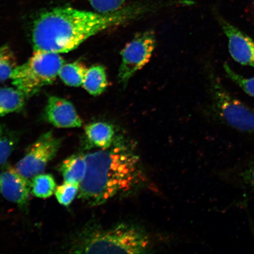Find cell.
I'll list each match as a JSON object with an SVG mask.
<instances>
[{"label":"cell","instance_id":"ffe728a7","mask_svg":"<svg viewBox=\"0 0 254 254\" xmlns=\"http://www.w3.org/2000/svg\"><path fill=\"white\" fill-rule=\"evenodd\" d=\"M94 10L106 14L119 10L125 5L126 0H88Z\"/></svg>","mask_w":254,"mask_h":254},{"label":"cell","instance_id":"8fae6325","mask_svg":"<svg viewBox=\"0 0 254 254\" xmlns=\"http://www.w3.org/2000/svg\"><path fill=\"white\" fill-rule=\"evenodd\" d=\"M85 134L91 145L100 150L110 148L116 138L114 127L105 122L89 124L85 127Z\"/></svg>","mask_w":254,"mask_h":254},{"label":"cell","instance_id":"ba28073f","mask_svg":"<svg viewBox=\"0 0 254 254\" xmlns=\"http://www.w3.org/2000/svg\"><path fill=\"white\" fill-rule=\"evenodd\" d=\"M228 41V49L235 61L254 68V41L229 22L220 19Z\"/></svg>","mask_w":254,"mask_h":254},{"label":"cell","instance_id":"7402d4cb","mask_svg":"<svg viewBox=\"0 0 254 254\" xmlns=\"http://www.w3.org/2000/svg\"><path fill=\"white\" fill-rule=\"evenodd\" d=\"M241 176L243 183L254 192V161L244 168Z\"/></svg>","mask_w":254,"mask_h":254},{"label":"cell","instance_id":"d6986e66","mask_svg":"<svg viewBox=\"0 0 254 254\" xmlns=\"http://www.w3.org/2000/svg\"><path fill=\"white\" fill-rule=\"evenodd\" d=\"M79 189V184L64 183L62 185L57 187L56 189L55 193L57 201L64 206L70 205L78 194Z\"/></svg>","mask_w":254,"mask_h":254},{"label":"cell","instance_id":"e0dca14e","mask_svg":"<svg viewBox=\"0 0 254 254\" xmlns=\"http://www.w3.org/2000/svg\"><path fill=\"white\" fill-rule=\"evenodd\" d=\"M17 66V59L11 48L7 45L0 46V83L10 79Z\"/></svg>","mask_w":254,"mask_h":254},{"label":"cell","instance_id":"52a82bcc","mask_svg":"<svg viewBox=\"0 0 254 254\" xmlns=\"http://www.w3.org/2000/svg\"><path fill=\"white\" fill-rule=\"evenodd\" d=\"M61 144V139L52 132L44 133L28 148L16 166V170L28 180L43 173L47 165L56 156Z\"/></svg>","mask_w":254,"mask_h":254},{"label":"cell","instance_id":"5b68a950","mask_svg":"<svg viewBox=\"0 0 254 254\" xmlns=\"http://www.w3.org/2000/svg\"><path fill=\"white\" fill-rule=\"evenodd\" d=\"M155 46V35L151 30L136 35L126 44L121 53L122 62L118 74L120 84L126 86L133 75L150 62Z\"/></svg>","mask_w":254,"mask_h":254},{"label":"cell","instance_id":"7a4b0ae2","mask_svg":"<svg viewBox=\"0 0 254 254\" xmlns=\"http://www.w3.org/2000/svg\"><path fill=\"white\" fill-rule=\"evenodd\" d=\"M87 168L78 198L88 205H103L128 192L139 179L140 160L122 136L106 150L85 155Z\"/></svg>","mask_w":254,"mask_h":254},{"label":"cell","instance_id":"ac0fdd59","mask_svg":"<svg viewBox=\"0 0 254 254\" xmlns=\"http://www.w3.org/2000/svg\"><path fill=\"white\" fill-rule=\"evenodd\" d=\"M15 145V136L0 124V166L6 163Z\"/></svg>","mask_w":254,"mask_h":254},{"label":"cell","instance_id":"5bb4252c","mask_svg":"<svg viewBox=\"0 0 254 254\" xmlns=\"http://www.w3.org/2000/svg\"><path fill=\"white\" fill-rule=\"evenodd\" d=\"M108 86L106 69L102 65H94L88 69L82 87L93 96L103 93Z\"/></svg>","mask_w":254,"mask_h":254},{"label":"cell","instance_id":"30bf717a","mask_svg":"<svg viewBox=\"0 0 254 254\" xmlns=\"http://www.w3.org/2000/svg\"><path fill=\"white\" fill-rule=\"evenodd\" d=\"M47 122L57 128H79L82 121L73 104L64 98L50 97L45 110Z\"/></svg>","mask_w":254,"mask_h":254},{"label":"cell","instance_id":"44dd1931","mask_svg":"<svg viewBox=\"0 0 254 254\" xmlns=\"http://www.w3.org/2000/svg\"><path fill=\"white\" fill-rule=\"evenodd\" d=\"M224 67L228 77L239 85L247 94L254 98V77H243V76L234 71L227 63L225 64Z\"/></svg>","mask_w":254,"mask_h":254},{"label":"cell","instance_id":"9a60e30c","mask_svg":"<svg viewBox=\"0 0 254 254\" xmlns=\"http://www.w3.org/2000/svg\"><path fill=\"white\" fill-rule=\"evenodd\" d=\"M88 68L83 63L79 62L64 64L59 72V77L68 86H82Z\"/></svg>","mask_w":254,"mask_h":254},{"label":"cell","instance_id":"277c9868","mask_svg":"<svg viewBox=\"0 0 254 254\" xmlns=\"http://www.w3.org/2000/svg\"><path fill=\"white\" fill-rule=\"evenodd\" d=\"M64 60L59 54L34 51L28 61L17 65L11 75L12 84L25 97L33 96L53 83Z\"/></svg>","mask_w":254,"mask_h":254},{"label":"cell","instance_id":"7c38bea8","mask_svg":"<svg viewBox=\"0 0 254 254\" xmlns=\"http://www.w3.org/2000/svg\"><path fill=\"white\" fill-rule=\"evenodd\" d=\"M85 155L77 154L66 158L60 166L64 182L80 184L86 172Z\"/></svg>","mask_w":254,"mask_h":254},{"label":"cell","instance_id":"8992f818","mask_svg":"<svg viewBox=\"0 0 254 254\" xmlns=\"http://www.w3.org/2000/svg\"><path fill=\"white\" fill-rule=\"evenodd\" d=\"M215 104L222 120L237 131L254 134V111L231 95L218 82L213 84Z\"/></svg>","mask_w":254,"mask_h":254},{"label":"cell","instance_id":"6da1fadb","mask_svg":"<svg viewBox=\"0 0 254 254\" xmlns=\"http://www.w3.org/2000/svg\"><path fill=\"white\" fill-rule=\"evenodd\" d=\"M165 5V3L135 2L106 14L71 7L50 9L34 21L31 37L34 51L57 54L71 52L101 31L141 18Z\"/></svg>","mask_w":254,"mask_h":254},{"label":"cell","instance_id":"2e32d148","mask_svg":"<svg viewBox=\"0 0 254 254\" xmlns=\"http://www.w3.org/2000/svg\"><path fill=\"white\" fill-rule=\"evenodd\" d=\"M56 188V183L52 175L41 173L31 179V190L36 197L49 198L55 192Z\"/></svg>","mask_w":254,"mask_h":254},{"label":"cell","instance_id":"9c48e42d","mask_svg":"<svg viewBox=\"0 0 254 254\" xmlns=\"http://www.w3.org/2000/svg\"><path fill=\"white\" fill-rule=\"evenodd\" d=\"M30 190V181L16 168L7 166L0 174V192L8 201L24 206L29 200Z\"/></svg>","mask_w":254,"mask_h":254},{"label":"cell","instance_id":"4fadbf2b","mask_svg":"<svg viewBox=\"0 0 254 254\" xmlns=\"http://www.w3.org/2000/svg\"><path fill=\"white\" fill-rule=\"evenodd\" d=\"M25 97L17 88L0 87V117L23 109Z\"/></svg>","mask_w":254,"mask_h":254},{"label":"cell","instance_id":"3957f363","mask_svg":"<svg viewBox=\"0 0 254 254\" xmlns=\"http://www.w3.org/2000/svg\"><path fill=\"white\" fill-rule=\"evenodd\" d=\"M147 233L136 225L121 223L109 228L89 225L73 239L71 252L81 254H143L150 250Z\"/></svg>","mask_w":254,"mask_h":254}]
</instances>
